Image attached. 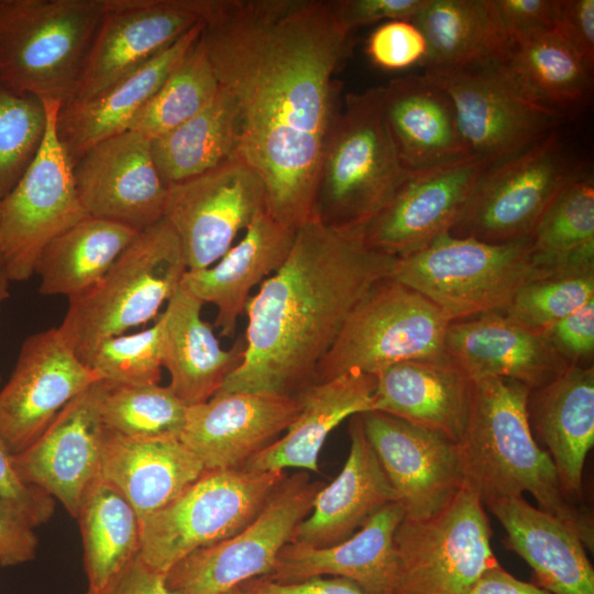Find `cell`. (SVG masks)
Here are the masks:
<instances>
[{
    "label": "cell",
    "instance_id": "cell-1",
    "mask_svg": "<svg viewBox=\"0 0 594 594\" xmlns=\"http://www.w3.org/2000/svg\"><path fill=\"white\" fill-rule=\"evenodd\" d=\"M331 0H208L200 42L238 114L239 155L262 178L266 212L314 217L320 158L341 105L334 75L353 42Z\"/></svg>",
    "mask_w": 594,
    "mask_h": 594
},
{
    "label": "cell",
    "instance_id": "cell-2",
    "mask_svg": "<svg viewBox=\"0 0 594 594\" xmlns=\"http://www.w3.org/2000/svg\"><path fill=\"white\" fill-rule=\"evenodd\" d=\"M396 261L363 231L315 217L301 224L285 262L250 297L243 361L218 392L298 395L314 384L350 314Z\"/></svg>",
    "mask_w": 594,
    "mask_h": 594
},
{
    "label": "cell",
    "instance_id": "cell-3",
    "mask_svg": "<svg viewBox=\"0 0 594 594\" xmlns=\"http://www.w3.org/2000/svg\"><path fill=\"white\" fill-rule=\"evenodd\" d=\"M530 391L501 377L473 382L469 424L459 443L464 486L475 492L483 505L528 492L538 508L568 525L593 552L594 525L588 509L566 496L549 453L532 433L527 408Z\"/></svg>",
    "mask_w": 594,
    "mask_h": 594
},
{
    "label": "cell",
    "instance_id": "cell-4",
    "mask_svg": "<svg viewBox=\"0 0 594 594\" xmlns=\"http://www.w3.org/2000/svg\"><path fill=\"white\" fill-rule=\"evenodd\" d=\"M383 90L345 94L330 124L314 207L327 226L363 231L409 173L384 121Z\"/></svg>",
    "mask_w": 594,
    "mask_h": 594
},
{
    "label": "cell",
    "instance_id": "cell-5",
    "mask_svg": "<svg viewBox=\"0 0 594 594\" xmlns=\"http://www.w3.org/2000/svg\"><path fill=\"white\" fill-rule=\"evenodd\" d=\"M186 271L179 240L165 219L139 231L92 287L68 299L58 327L64 340L84 362L102 340L155 319Z\"/></svg>",
    "mask_w": 594,
    "mask_h": 594
},
{
    "label": "cell",
    "instance_id": "cell-6",
    "mask_svg": "<svg viewBox=\"0 0 594 594\" xmlns=\"http://www.w3.org/2000/svg\"><path fill=\"white\" fill-rule=\"evenodd\" d=\"M103 9L105 0H0V79L43 101L70 102Z\"/></svg>",
    "mask_w": 594,
    "mask_h": 594
},
{
    "label": "cell",
    "instance_id": "cell-7",
    "mask_svg": "<svg viewBox=\"0 0 594 594\" xmlns=\"http://www.w3.org/2000/svg\"><path fill=\"white\" fill-rule=\"evenodd\" d=\"M391 278L457 321L505 311L516 293L538 274L531 237L490 243L447 232L424 249L397 257Z\"/></svg>",
    "mask_w": 594,
    "mask_h": 594
},
{
    "label": "cell",
    "instance_id": "cell-8",
    "mask_svg": "<svg viewBox=\"0 0 594 594\" xmlns=\"http://www.w3.org/2000/svg\"><path fill=\"white\" fill-rule=\"evenodd\" d=\"M451 322L428 298L385 278L350 314L314 383L350 371L375 374L402 361L452 362L446 350Z\"/></svg>",
    "mask_w": 594,
    "mask_h": 594
},
{
    "label": "cell",
    "instance_id": "cell-9",
    "mask_svg": "<svg viewBox=\"0 0 594 594\" xmlns=\"http://www.w3.org/2000/svg\"><path fill=\"white\" fill-rule=\"evenodd\" d=\"M285 477V471L244 466L205 471L141 521V560L166 574L191 552L232 537L257 516Z\"/></svg>",
    "mask_w": 594,
    "mask_h": 594
},
{
    "label": "cell",
    "instance_id": "cell-10",
    "mask_svg": "<svg viewBox=\"0 0 594 594\" xmlns=\"http://www.w3.org/2000/svg\"><path fill=\"white\" fill-rule=\"evenodd\" d=\"M480 496L463 486L435 515L404 517L394 536L396 594H469L498 564Z\"/></svg>",
    "mask_w": 594,
    "mask_h": 594
},
{
    "label": "cell",
    "instance_id": "cell-11",
    "mask_svg": "<svg viewBox=\"0 0 594 594\" xmlns=\"http://www.w3.org/2000/svg\"><path fill=\"white\" fill-rule=\"evenodd\" d=\"M581 167L560 130H553L524 151L488 165L450 233L490 243L531 237L547 208Z\"/></svg>",
    "mask_w": 594,
    "mask_h": 594
},
{
    "label": "cell",
    "instance_id": "cell-12",
    "mask_svg": "<svg viewBox=\"0 0 594 594\" xmlns=\"http://www.w3.org/2000/svg\"><path fill=\"white\" fill-rule=\"evenodd\" d=\"M323 483L306 471L287 476L262 510L232 537L200 548L166 573L177 594H223L258 576H267L280 550L293 540L297 526L309 515Z\"/></svg>",
    "mask_w": 594,
    "mask_h": 594
},
{
    "label": "cell",
    "instance_id": "cell-13",
    "mask_svg": "<svg viewBox=\"0 0 594 594\" xmlns=\"http://www.w3.org/2000/svg\"><path fill=\"white\" fill-rule=\"evenodd\" d=\"M44 103L47 127L42 144L0 204V254L9 280L14 282L33 276L44 248L88 217L76 189L73 164L56 132L62 105L53 100Z\"/></svg>",
    "mask_w": 594,
    "mask_h": 594
},
{
    "label": "cell",
    "instance_id": "cell-14",
    "mask_svg": "<svg viewBox=\"0 0 594 594\" xmlns=\"http://www.w3.org/2000/svg\"><path fill=\"white\" fill-rule=\"evenodd\" d=\"M266 211L260 175L241 158L167 187L164 219L176 233L187 271L207 268Z\"/></svg>",
    "mask_w": 594,
    "mask_h": 594
},
{
    "label": "cell",
    "instance_id": "cell-15",
    "mask_svg": "<svg viewBox=\"0 0 594 594\" xmlns=\"http://www.w3.org/2000/svg\"><path fill=\"white\" fill-rule=\"evenodd\" d=\"M424 74L450 96L472 155L488 165L524 151L564 122L528 99L497 62Z\"/></svg>",
    "mask_w": 594,
    "mask_h": 594
},
{
    "label": "cell",
    "instance_id": "cell-16",
    "mask_svg": "<svg viewBox=\"0 0 594 594\" xmlns=\"http://www.w3.org/2000/svg\"><path fill=\"white\" fill-rule=\"evenodd\" d=\"M98 381L58 327L25 338L0 391V438L8 450H25L72 399Z\"/></svg>",
    "mask_w": 594,
    "mask_h": 594
},
{
    "label": "cell",
    "instance_id": "cell-17",
    "mask_svg": "<svg viewBox=\"0 0 594 594\" xmlns=\"http://www.w3.org/2000/svg\"><path fill=\"white\" fill-rule=\"evenodd\" d=\"M207 3L208 0H105L73 100L99 94L165 51L204 22Z\"/></svg>",
    "mask_w": 594,
    "mask_h": 594
},
{
    "label": "cell",
    "instance_id": "cell-18",
    "mask_svg": "<svg viewBox=\"0 0 594 594\" xmlns=\"http://www.w3.org/2000/svg\"><path fill=\"white\" fill-rule=\"evenodd\" d=\"M360 417L405 517L435 515L464 486L460 446L444 433L380 411Z\"/></svg>",
    "mask_w": 594,
    "mask_h": 594
},
{
    "label": "cell",
    "instance_id": "cell-19",
    "mask_svg": "<svg viewBox=\"0 0 594 594\" xmlns=\"http://www.w3.org/2000/svg\"><path fill=\"white\" fill-rule=\"evenodd\" d=\"M488 164L471 157L409 172L363 230L366 244L404 257L450 232Z\"/></svg>",
    "mask_w": 594,
    "mask_h": 594
},
{
    "label": "cell",
    "instance_id": "cell-20",
    "mask_svg": "<svg viewBox=\"0 0 594 594\" xmlns=\"http://www.w3.org/2000/svg\"><path fill=\"white\" fill-rule=\"evenodd\" d=\"M107 387L105 381L91 384L31 446L12 454L21 480L58 501L74 518L85 491L99 477L106 435L101 402Z\"/></svg>",
    "mask_w": 594,
    "mask_h": 594
},
{
    "label": "cell",
    "instance_id": "cell-21",
    "mask_svg": "<svg viewBox=\"0 0 594 594\" xmlns=\"http://www.w3.org/2000/svg\"><path fill=\"white\" fill-rule=\"evenodd\" d=\"M73 174L88 217L136 231L164 219L167 187L155 167L151 141L134 131L94 145L73 165Z\"/></svg>",
    "mask_w": 594,
    "mask_h": 594
},
{
    "label": "cell",
    "instance_id": "cell-22",
    "mask_svg": "<svg viewBox=\"0 0 594 594\" xmlns=\"http://www.w3.org/2000/svg\"><path fill=\"white\" fill-rule=\"evenodd\" d=\"M299 395L217 392L188 406L179 440L206 471L243 468L294 422Z\"/></svg>",
    "mask_w": 594,
    "mask_h": 594
},
{
    "label": "cell",
    "instance_id": "cell-23",
    "mask_svg": "<svg viewBox=\"0 0 594 594\" xmlns=\"http://www.w3.org/2000/svg\"><path fill=\"white\" fill-rule=\"evenodd\" d=\"M452 362L472 381L501 377L540 388L571 364L540 331L504 311L452 321L446 334Z\"/></svg>",
    "mask_w": 594,
    "mask_h": 594
},
{
    "label": "cell",
    "instance_id": "cell-24",
    "mask_svg": "<svg viewBox=\"0 0 594 594\" xmlns=\"http://www.w3.org/2000/svg\"><path fill=\"white\" fill-rule=\"evenodd\" d=\"M405 517L399 502L374 514L359 531L328 547L288 542L265 576L276 583H295L332 575L356 583L366 594H396L397 563L394 536Z\"/></svg>",
    "mask_w": 594,
    "mask_h": 594
},
{
    "label": "cell",
    "instance_id": "cell-25",
    "mask_svg": "<svg viewBox=\"0 0 594 594\" xmlns=\"http://www.w3.org/2000/svg\"><path fill=\"white\" fill-rule=\"evenodd\" d=\"M382 111L403 167L422 170L474 157L447 91L425 74L384 86Z\"/></svg>",
    "mask_w": 594,
    "mask_h": 594
},
{
    "label": "cell",
    "instance_id": "cell-26",
    "mask_svg": "<svg viewBox=\"0 0 594 594\" xmlns=\"http://www.w3.org/2000/svg\"><path fill=\"white\" fill-rule=\"evenodd\" d=\"M195 25L157 56L99 94L73 100L57 112L56 132L74 165L89 148L129 131L132 122L199 38Z\"/></svg>",
    "mask_w": 594,
    "mask_h": 594
},
{
    "label": "cell",
    "instance_id": "cell-27",
    "mask_svg": "<svg viewBox=\"0 0 594 594\" xmlns=\"http://www.w3.org/2000/svg\"><path fill=\"white\" fill-rule=\"evenodd\" d=\"M296 230L263 211L246 228L242 240L213 265L186 271L182 283L200 301L217 308L215 327L220 329V336L234 334L251 290L285 262Z\"/></svg>",
    "mask_w": 594,
    "mask_h": 594
},
{
    "label": "cell",
    "instance_id": "cell-28",
    "mask_svg": "<svg viewBox=\"0 0 594 594\" xmlns=\"http://www.w3.org/2000/svg\"><path fill=\"white\" fill-rule=\"evenodd\" d=\"M532 433L547 447L561 486L581 504L585 459L594 444V367L571 364L528 397Z\"/></svg>",
    "mask_w": 594,
    "mask_h": 594
},
{
    "label": "cell",
    "instance_id": "cell-29",
    "mask_svg": "<svg viewBox=\"0 0 594 594\" xmlns=\"http://www.w3.org/2000/svg\"><path fill=\"white\" fill-rule=\"evenodd\" d=\"M350 438L343 469L317 493L311 512L297 526L292 541L314 547L337 544L383 507L398 502L364 433L360 415L351 417Z\"/></svg>",
    "mask_w": 594,
    "mask_h": 594
},
{
    "label": "cell",
    "instance_id": "cell-30",
    "mask_svg": "<svg viewBox=\"0 0 594 594\" xmlns=\"http://www.w3.org/2000/svg\"><path fill=\"white\" fill-rule=\"evenodd\" d=\"M204 302L180 283L160 315L162 365L169 387L187 406L212 397L243 361L244 339L224 350L201 317Z\"/></svg>",
    "mask_w": 594,
    "mask_h": 594
},
{
    "label": "cell",
    "instance_id": "cell-31",
    "mask_svg": "<svg viewBox=\"0 0 594 594\" xmlns=\"http://www.w3.org/2000/svg\"><path fill=\"white\" fill-rule=\"evenodd\" d=\"M372 410L444 433L460 443L473 382L453 363L402 361L375 374Z\"/></svg>",
    "mask_w": 594,
    "mask_h": 594
},
{
    "label": "cell",
    "instance_id": "cell-32",
    "mask_svg": "<svg viewBox=\"0 0 594 594\" xmlns=\"http://www.w3.org/2000/svg\"><path fill=\"white\" fill-rule=\"evenodd\" d=\"M506 531L505 544L534 570L553 594H594V569L578 534L524 496L484 504Z\"/></svg>",
    "mask_w": 594,
    "mask_h": 594
},
{
    "label": "cell",
    "instance_id": "cell-33",
    "mask_svg": "<svg viewBox=\"0 0 594 594\" xmlns=\"http://www.w3.org/2000/svg\"><path fill=\"white\" fill-rule=\"evenodd\" d=\"M375 387V375L360 371L311 384L298 394L301 408L285 435L253 455L244 468L318 472L319 453L330 432L346 418L371 411Z\"/></svg>",
    "mask_w": 594,
    "mask_h": 594
},
{
    "label": "cell",
    "instance_id": "cell-34",
    "mask_svg": "<svg viewBox=\"0 0 594 594\" xmlns=\"http://www.w3.org/2000/svg\"><path fill=\"white\" fill-rule=\"evenodd\" d=\"M205 471L179 439L138 440L106 428L98 479L119 491L141 521L169 504Z\"/></svg>",
    "mask_w": 594,
    "mask_h": 594
},
{
    "label": "cell",
    "instance_id": "cell-35",
    "mask_svg": "<svg viewBox=\"0 0 594 594\" xmlns=\"http://www.w3.org/2000/svg\"><path fill=\"white\" fill-rule=\"evenodd\" d=\"M497 63L528 99L564 121L592 101L593 70L554 31L506 38Z\"/></svg>",
    "mask_w": 594,
    "mask_h": 594
},
{
    "label": "cell",
    "instance_id": "cell-36",
    "mask_svg": "<svg viewBox=\"0 0 594 594\" xmlns=\"http://www.w3.org/2000/svg\"><path fill=\"white\" fill-rule=\"evenodd\" d=\"M411 21L427 41L426 73L483 66L503 53L506 37L493 0H427Z\"/></svg>",
    "mask_w": 594,
    "mask_h": 594
},
{
    "label": "cell",
    "instance_id": "cell-37",
    "mask_svg": "<svg viewBox=\"0 0 594 594\" xmlns=\"http://www.w3.org/2000/svg\"><path fill=\"white\" fill-rule=\"evenodd\" d=\"M139 231L124 224L86 217L54 238L35 267L38 292L72 299L92 287Z\"/></svg>",
    "mask_w": 594,
    "mask_h": 594
},
{
    "label": "cell",
    "instance_id": "cell-38",
    "mask_svg": "<svg viewBox=\"0 0 594 594\" xmlns=\"http://www.w3.org/2000/svg\"><path fill=\"white\" fill-rule=\"evenodd\" d=\"M151 153L166 187L239 160L238 114L231 96L219 86L204 110L152 140Z\"/></svg>",
    "mask_w": 594,
    "mask_h": 594
},
{
    "label": "cell",
    "instance_id": "cell-39",
    "mask_svg": "<svg viewBox=\"0 0 594 594\" xmlns=\"http://www.w3.org/2000/svg\"><path fill=\"white\" fill-rule=\"evenodd\" d=\"M538 278L594 271V178L581 167L547 208L532 234Z\"/></svg>",
    "mask_w": 594,
    "mask_h": 594
},
{
    "label": "cell",
    "instance_id": "cell-40",
    "mask_svg": "<svg viewBox=\"0 0 594 594\" xmlns=\"http://www.w3.org/2000/svg\"><path fill=\"white\" fill-rule=\"evenodd\" d=\"M76 519L88 588L97 590L140 556L141 519L124 496L101 479L85 491Z\"/></svg>",
    "mask_w": 594,
    "mask_h": 594
},
{
    "label": "cell",
    "instance_id": "cell-41",
    "mask_svg": "<svg viewBox=\"0 0 594 594\" xmlns=\"http://www.w3.org/2000/svg\"><path fill=\"white\" fill-rule=\"evenodd\" d=\"M218 91V79L199 36L135 117L130 130L152 141L199 113Z\"/></svg>",
    "mask_w": 594,
    "mask_h": 594
},
{
    "label": "cell",
    "instance_id": "cell-42",
    "mask_svg": "<svg viewBox=\"0 0 594 594\" xmlns=\"http://www.w3.org/2000/svg\"><path fill=\"white\" fill-rule=\"evenodd\" d=\"M187 408L168 385L108 384L101 402V418L108 430L127 438L179 439Z\"/></svg>",
    "mask_w": 594,
    "mask_h": 594
},
{
    "label": "cell",
    "instance_id": "cell-43",
    "mask_svg": "<svg viewBox=\"0 0 594 594\" xmlns=\"http://www.w3.org/2000/svg\"><path fill=\"white\" fill-rule=\"evenodd\" d=\"M46 127L44 101L15 91L0 79V200L34 160Z\"/></svg>",
    "mask_w": 594,
    "mask_h": 594
},
{
    "label": "cell",
    "instance_id": "cell-44",
    "mask_svg": "<svg viewBox=\"0 0 594 594\" xmlns=\"http://www.w3.org/2000/svg\"><path fill=\"white\" fill-rule=\"evenodd\" d=\"M84 363L101 381L113 386L160 383L163 367L161 318L142 331L102 340Z\"/></svg>",
    "mask_w": 594,
    "mask_h": 594
},
{
    "label": "cell",
    "instance_id": "cell-45",
    "mask_svg": "<svg viewBox=\"0 0 594 594\" xmlns=\"http://www.w3.org/2000/svg\"><path fill=\"white\" fill-rule=\"evenodd\" d=\"M594 299V271L531 279L514 296L505 314L537 330L547 328Z\"/></svg>",
    "mask_w": 594,
    "mask_h": 594
},
{
    "label": "cell",
    "instance_id": "cell-46",
    "mask_svg": "<svg viewBox=\"0 0 594 594\" xmlns=\"http://www.w3.org/2000/svg\"><path fill=\"white\" fill-rule=\"evenodd\" d=\"M370 61L384 70L421 66L428 54L427 41L411 20H392L380 24L367 37Z\"/></svg>",
    "mask_w": 594,
    "mask_h": 594
},
{
    "label": "cell",
    "instance_id": "cell-47",
    "mask_svg": "<svg viewBox=\"0 0 594 594\" xmlns=\"http://www.w3.org/2000/svg\"><path fill=\"white\" fill-rule=\"evenodd\" d=\"M553 31L594 69V0H553Z\"/></svg>",
    "mask_w": 594,
    "mask_h": 594
},
{
    "label": "cell",
    "instance_id": "cell-48",
    "mask_svg": "<svg viewBox=\"0 0 594 594\" xmlns=\"http://www.w3.org/2000/svg\"><path fill=\"white\" fill-rule=\"evenodd\" d=\"M0 498L15 505L34 526L47 522L55 509V499L42 490L21 480L12 464V453L0 438Z\"/></svg>",
    "mask_w": 594,
    "mask_h": 594
},
{
    "label": "cell",
    "instance_id": "cell-49",
    "mask_svg": "<svg viewBox=\"0 0 594 594\" xmlns=\"http://www.w3.org/2000/svg\"><path fill=\"white\" fill-rule=\"evenodd\" d=\"M542 333L570 363L581 364L594 352V299L553 323Z\"/></svg>",
    "mask_w": 594,
    "mask_h": 594
},
{
    "label": "cell",
    "instance_id": "cell-50",
    "mask_svg": "<svg viewBox=\"0 0 594 594\" xmlns=\"http://www.w3.org/2000/svg\"><path fill=\"white\" fill-rule=\"evenodd\" d=\"M427 0H331L336 19L352 33L380 21L413 20Z\"/></svg>",
    "mask_w": 594,
    "mask_h": 594
},
{
    "label": "cell",
    "instance_id": "cell-51",
    "mask_svg": "<svg viewBox=\"0 0 594 594\" xmlns=\"http://www.w3.org/2000/svg\"><path fill=\"white\" fill-rule=\"evenodd\" d=\"M34 528L15 505L0 498L1 566H14L34 560L38 546Z\"/></svg>",
    "mask_w": 594,
    "mask_h": 594
},
{
    "label": "cell",
    "instance_id": "cell-52",
    "mask_svg": "<svg viewBox=\"0 0 594 594\" xmlns=\"http://www.w3.org/2000/svg\"><path fill=\"white\" fill-rule=\"evenodd\" d=\"M505 37L553 31V0H493Z\"/></svg>",
    "mask_w": 594,
    "mask_h": 594
},
{
    "label": "cell",
    "instance_id": "cell-53",
    "mask_svg": "<svg viewBox=\"0 0 594 594\" xmlns=\"http://www.w3.org/2000/svg\"><path fill=\"white\" fill-rule=\"evenodd\" d=\"M85 594H177L166 584V574L135 558L108 583Z\"/></svg>",
    "mask_w": 594,
    "mask_h": 594
},
{
    "label": "cell",
    "instance_id": "cell-54",
    "mask_svg": "<svg viewBox=\"0 0 594 594\" xmlns=\"http://www.w3.org/2000/svg\"><path fill=\"white\" fill-rule=\"evenodd\" d=\"M266 594H366L356 583L344 578H311L295 583L257 582Z\"/></svg>",
    "mask_w": 594,
    "mask_h": 594
},
{
    "label": "cell",
    "instance_id": "cell-55",
    "mask_svg": "<svg viewBox=\"0 0 594 594\" xmlns=\"http://www.w3.org/2000/svg\"><path fill=\"white\" fill-rule=\"evenodd\" d=\"M469 594H553L532 583L522 582L501 564L485 571Z\"/></svg>",
    "mask_w": 594,
    "mask_h": 594
},
{
    "label": "cell",
    "instance_id": "cell-56",
    "mask_svg": "<svg viewBox=\"0 0 594 594\" xmlns=\"http://www.w3.org/2000/svg\"><path fill=\"white\" fill-rule=\"evenodd\" d=\"M9 278L4 271L0 272V306L9 297Z\"/></svg>",
    "mask_w": 594,
    "mask_h": 594
},
{
    "label": "cell",
    "instance_id": "cell-57",
    "mask_svg": "<svg viewBox=\"0 0 594 594\" xmlns=\"http://www.w3.org/2000/svg\"><path fill=\"white\" fill-rule=\"evenodd\" d=\"M251 592H252V585L246 587L243 584V585L234 587V588H232V590H230V591H228V592H226L223 594H251Z\"/></svg>",
    "mask_w": 594,
    "mask_h": 594
},
{
    "label": "cell",
    "instance_id": "cell-58",
    "mask_svg": "<svg viewBox=\"0 0 594 594\" xmlns=\"http://www.w3.org/2000/svg\"><path fill=\"white\" fill-rule=\"evenodd\" d=\"M251 594H266V593H264V592L260 588V586H258V584H257V582H256V583L252 584V592H251Z\"/></svg>",
    "mask_w": 594,
    "mask_h": 594
},
{
    "label": "cell",
    "instance_id": "cell-59",
    "mask_svg": "<svg viewBox=\"0 0 594 594\" xmlns=\"http://www.w3.org/2000/svg\"><path fill=\"white\" fill-rule=\"evenodd\" d=\"M4 271L3 268V263H2V257H1V254H0V272Z\"/></svg>",
    "mask_w": 594,
    "mask_h": 594
},
{
    "label": "cell",
    "instance_id": "cell-60",
    "mask_svg": "<svg viewBox=\"0 0 594 594\" xmlns=\"http://www.w3.org/2000/svg\"><path fill=\"white\" fill-rule=\"evenodd\" d=\"M1 380H2V377H1V373H0V383H1Z\"/></svg>",
    "mask_w": 594,
    "mask_h": 594
},
{
    "label": "cell",
    "instance_id": "cell-61",
    "mask_svg": "<svg viewBox=\"0 0 594 594\" xmlns=\"http://www.w3.org/2000/svg\"><path fill=\"white\" fill-rule=\"evenodd\" d=\"M0 204H1V200H0Z\"/></svg>",
    "mask_w": 594,
    "mask_h": 594
}]
</instances>
